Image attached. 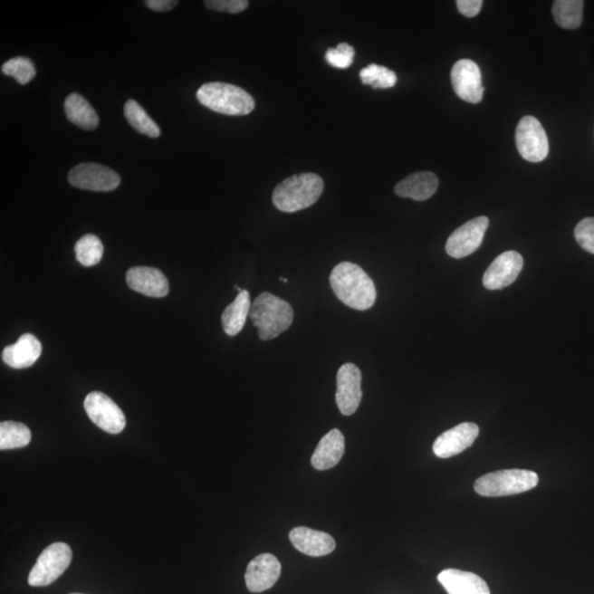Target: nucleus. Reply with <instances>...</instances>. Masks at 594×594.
Listing matches in <instances>:
<instances>
[{"label":"nucleus","instance_id":"nucleus-18","mask_svg":"<svg viewBox=\"0 0 594 594\" xmlns=\"http://www.w3.org/2000/svg\"><path fill=\"white\" fill-rule=\"evenodd\" d=\"M438 581L448 594H491L488 583L469 571L445 570L439 573Z\"/></svg>","mask_w":594,"mask_h":594},{"label":"nucleus","instance_id":"nucleus-10","mask_svg":"<svg viewBox=\"0 0 594 594\" xmlns=\"http://www.w3.org/2000/svg\"><path fill=\"white\" fill-rule=\"evenodd\" d=\"M489 226V218L480 216L469 220L450 235L446 251L450 257L462 259L473 254L483 244L484 234Z\"/></svg>","mask_w":594,"mask_h":594},{"label":"nucleus","instance_id":"nucleus-2","mask_svg":"<svg viewBox=\"0 0 594 594\" xmlns=\"http://www.w3.org/2000/svg\"><path fill=\"white\" fill-rule=\"evenodd\" d=\"M324 191V181L315 173H301L286 178L273 194L274 206L281 212L295 213L314 205Z\"/></svg>","mask_w":594,"mask_h":594},{"label":"nucleus","instance_id":"nucleus-35","mask_svg":"<svg viewBox=\"0 0 594 594\" xmlns=\"http://www.w3.org/2000/svg\"><path fill=\"white\" fill-rule=\"evenodd\" d=\"M71 594H81V593H71Z\"/></svg>","mask_w":594,"mask_h":594},{"label":"nucleus","instance_id":"nucleus-4","mask_svg":"<svg viewBox=\"0 0 594 594\" xmlns=\"http://www.w3.org/2000/svg\"><path fill=\"white\" fill-rule=\"evenodd\" d=\"M197 100L207 109L229 116H245L253 112L254 97L242 87L212 81L199 87Z\"/></svg>","mask_w":594,"mask_h":594},{"label":"nucleus","instance_id":"nucleus-32","mask_svg":"<svg viewBox=\"0 0 594 594\" xmlns=\"http://www.w3.org/2000/svg\"><path fill=\"white\" fill-rule=\"evenodd\" d=\"M204 4L205 6L215 12L228 14L242 13L249 6L247 0H208Z\"/></svg>","mask_w":594,"mask_h":594},{"label":"nucleus","instance_id":"nucleus-19","mask_svg":"<svg viewBox=\"0 0 594 594\" xmlns=\"http://www.w3.org/2000/svg\"><path fill=\"white\" fill-rule=\"evenodd\" d=\"M43 353V345L33 334H24L16 344L5 347L3 361L14 369H25L34 365Z\"/></svg>","mask_w":594,"mask_h":594},{"label":"nucleus","instance_id":"nucleus-6","mask_svg":"<svg viewBox=\"0 0 594 594\" xmlns=\"http://www.w3.org/2000/svg\"><path fill=\"white\" fill-rule=\"evenodd\" d=\"M73 558L71 547L65 542H54L41 552L29 573L28 582L33 587L51 585L68 570Z\"/></svg>","mask_w":594,"mask_h":594},{"label":"nucleus","instance_id":"nucleus-17","mask_svg":"<svg viewBox=\"0 0 594 594\" xmlns=\"http://www.w3.org/2000/svg\"><path fill=\"white\" fill-rule=\"evenodd\" d=\"M290 541L297 551L311 557L331 554L336 548V541L330 534L303 526L290 532Z\"/></svg>","mask_w":594,"mask_h":594},{"label":"nucleus","instance_id":"nucleus-16","mask_svg":"<svg viewBox=\"0 0 594 594\" xmlns=\"http://www.w3.org/2000/svg\"><path fill=\"white\" fill-rule=\"evenodd\" d=\"M126 281L131 290L148 297H165L170 291L166 275L150 266H135L128 270Z\"/></svg>","mask_w":594,"mask_h":594},{"label":"nucleus","instance_id":"nucleus-13","mask_svg":"<svg viewBox=\"0 0 594 594\" xmlns=\"http://www.w3.org/2000/svg\"><path fill=\"white\" fill-rule=\"evenodd\" d=\"M523 257L516 251H506L496 258L484 275L488 290H502L511 285L523 269Z\"/></svg>","mask_w":594,"mask_h":594},{"label":"nucleus","instance_id":"nucleus-26","mask_svg":"<svg viewBox=\"0 0 594 594\" xmlns=\"http://www.w3.org/2000/svg\"><path fill=\"white\" fill-rule=\"evenodd\" d=\"M125 116L133 129L141 133V135L150 138L160 136V128L136 101L130 100L126 102Z\"/></svg>","mask_w":594,"mask_h":594},{"label":"nucleus","instance_id":"nucleus-8","mask_svg":"<svg viewBox=\"0 0 594 594\" xmlns=\"http://www.w3.org/2000/svg\"><path fill=\"white\" fill-rule=\"evenodd\" d=\"M84 407L91 422L110 434H120L126 426L125 414L110 397L91 392L86 397Z\"/></svg>","mask_w":594,"mask_h":594},{"label":"nucleus","instance_id":"nucleus-25","mask_svg":"<svg viewBox=\"0 0 594 594\" xmlns=\"http://www.w3.org/2000/svg\"><path fill=\"white\" fill-rule=\"evenodd\" d=\"M30 442H32V430L27 425L13 421L0 424V449L23 448Z\"/></svg>","mask_w":594,"mask_h":594},{"label":"nucleus","instance_id":"nucleus-24","mask_svg":"<svg viewBox=\"0 0 594 594\" xmlns=\"http://www.w3.org/2000/svg\"><path fill=\"white\" fill-rule=\"evenodd\" d=\"M582 0H557L552 5V16L560 27L575 30L582 24Z\"/></svg>","mask_w":594,"mask_h":594},{"label":"nucleus","instance_id":"nucleus-14","mask_svg":"<svg viewBox=\"0 0 594 594\" xmlns=\"http://www.w3.org/2000/svg\"><path fill=\"white\" fill-rule=\"evenodd\" d=\"M281 576V563L273 555L263 554L249 562L245 571L248 590L260 593L273 588Z\"/></svg>","mask_w":594,"mask_h":594},{"label":"nucleus","instance_id":"nucleus-21","mask_svg":"<svg viewBox=\"0 0 594 594\" xmlns=\"http://www.w3.org/2000/svg\"><path fill=\"white\" fill-rule=\"evenodd\" d=\"M438 186V177L434 173L417 172L398 182L394 192L399 197L422 202L432 197L436 193Z\"/></svg>","mask_w":594,"mask_h":594},{"label":"nucleus","instance_id":"nucleus-31","mask_svg":"<svg viewBox=\"0 0 594 594\" xmlns=\"http://www.w3.org/2000/svg\"><path fill=\"white\" fill-rule=\"evenodd\" d=\"M577 243L582 249L594 254V218L582 219L575 229Z\"/></svg>","mask_w":594,"mask_h":594},{"label":"nucleus","instance_id":"nucleus-33","mask_svg":"<svg viewBox=\"0 0 594 594\" xmlns=\"http://www.w3.org/2000/svg\"><path fill=\"white\" fill-rule=\"evenodd\" d=\"M455 4H457L460 14L468 18L477 16L484 5L481 0H458Z\"/></svg>","mask_w":594,"mask_h":594},{"label":"nucleus","instance_id":"nucleus-30","mask_svg":"<svg viewBox=\"0 0 594 594\" xmlns=\"http://www.w3.org/2000/svg\"><path fill=\"white\" fill-rule=\"evenodd\" d=\"M355 49L348 43H340L336 49L327 50L325 58L327 62L337 69H347L355 59Z\"/></svg>","mask_w":594,"mask_h":594},{"label":"nucleus","instance_id":"nucleus-7","mask_svg":"<svg viewBox=\"0 0 594 594\" xmlns=\"http://www.w3.org/2000/svg\"><path fill=\"white\" fill-rule=\"evenodd\" d=\"M517 151L526 161H544L550 152V143L544 127L535 117L525 116L517 125L515 132Z\"/></svg>","mask_w":594,"mask_h":594},{"label":"nucleus","instance_id":"nucleus-34","mask_svg":"<svg viewBox=\"0 0 594 594\" xmlns=\"http://www.w3.org/2000/svg\"><path fill=\"white\" fill-rule=\"evenodd\" d=\"M147 7L157 13L170 12L177 6V0H147Z\"/></svg>","mask_w":594,"mask_h":594},{"label":"nucleus","instance_id":"nucleus-29","mask_svg":"<svg viewBox=\"0 0 594 594\" xmlns=\"http://www.w3.org/2000/svg\"><path fill=\"white\" fill-rule=\"evenodd\" d=\"M2 72L5 75L16 80L20 85L28 84L37 73L33 61L24 58V56H17V58L8 60L2 66Z\"/></svg>","mask_w":594,"mask_h":594},{"label":"nucleus","instance_id":"nucleus-12","mask_svg":"<svg viewBox=\"0 0 594 594\" xmlns=\"http://www.w3.org/2000/svg\"><path fill=\"white\" fill-rule=\"evenodd\" d=\"M452 83L455 93L465 101L478 104L484 99L483 75L473 60H459L452 70Z\"/></svg>","mask_w":594,"mask_h":594},{"label":"nucleus","instance_id":"nucleus-22","mask_svg":"<svg viewBox=\"0 0 594 594\" xmlns=\"http://www.w3.org/2000/svg\"><path fill=\"white\" fill-rule=\"evenodd\" d=\"M65 115L68 120L84 130H95L100 124L99 115L83 96L72 93L64 102Z\"/></svg>","mask_w":594,"mask_h":594},{"label":"nucleus","instance_id":"nucleus-28","mask_svg":"<svg viewBox=\"0 0 594 594\" xmlns=\"http://www.w3.org/2000/svg\"><path fill=\"white\" fill-rule=\"evenodd\" d=\"M363 84L371 85L373 89H391L397 84V74L386 66L370 64L360 71Z\"/></svg>","mask_w":594,"mask_h":594},{"label":"nucleus","instance_id":"nucleus-9","mask_svg":"<svg viewBox=\"0 0 594 594\" xmlns=\"http://www.w3.org/2000/svg\"><path fill=\"white\" fill-rule=\"evenodd\" d=\"M71 186L86 191L110 192L120 186V177L111 168L97 163H81L69 174Z\"/></svg>","mask_w":594,"mask_h":594},{"label":"nucleus","instance_id":"nucleus-5","mask_svg":"<svg viewBox=\"0 0 594 594\" xmlns=\"http://www.w3.org/2000/svg\"><path fill=\"white\" fill-rule=\"evenodd\" d=\"M539 484V475L534 471L511 469L500 470L480 477L474 484V490L480 495L495 496L514 495L534 489Z\"/></svg>","mask_w":594,"mask_h":594},{"label":"nucleus","instance_id":"nucleus-20","mask_svg":"<svg viewBox=\"0 0 594 594\" xmlns=\"http://www.w3.org/2000/svg\"><path fill=\"white\" fill-rule=\"evenodd\" d=\"M345 454V437L340 429H332L321 439L311 465L317 470H329L340 464Z\"/></svg>","mask_w":594,"mask_h":594},{"label":"nucleus","instance_id":"nucleus-3","mask_svg":"<svg viewBox=\"0 0 594 594\" xmlns=\"http://www.w3.org/2000/svg\"><path fill=\"white\" fill-rule=\"evenodd\" d=\"M249 316L258 329L260 340H271L290 329L294 311L288 302L264 292L251 305Z\"/></svg>","mask_w":594,"mask_h":594},{"label":"nucleus","instance_id":"nucleus-23","mask_svg":"<svg viewBox=\"0 0 594 594\" xmlns=\"http://www.w3.org/2000/svg\"><path fill=\"white\" fill-rule=\"evenodd\" d=\"M251 302L247 290L240 292L232 304L227 306L222 316V324L225 332L229 336L238 335L243 331L250 314Z\"/></svg>","mask_w":594,"mask_h":594},{"label":"nucleus","instance_id":"nucleus-27","mask_svg":"<svg viewBox=\"0 0 594 594\" xmlns=\"http://www.w3.org/2000/svg\"><path fill=\"white\" fill-rule=\"evenodd\" d=\"M76 259L84 266H93L101 263L104 254V245L95 235H85L75 244Z\"/></svg>","mask_w":594,"mask_h":594},{"label":"nucleus","instance_id":"nucleus-15","mask_svg":"<svg viewBox=\"0 0 594 594\" xmlns=\"http://www.w3.org/2000/svg\"><path fill=\"white\" fill-rule=\"evenodd\" d=\"M479 436V427L474 423L459 424L435 440L434 454L439 458H450L465 452Z\"/></svg>","mask_w":594,"mask_h":594},{"label":"nucleus","instance_id":"nucleus-1","mask_svg":"<svg viewBox=\"0 0 594 594\" xmlns=\"http://www.w3.org/2000/svg\"><path fill=\"white\" fill-rule=\"evenodd\" d=\"M330 281L338 299L350 309L367 311L375 305L376 285L359 265L351 263L337 264L331 271Z\"/></svg>","mask_w":594,"mask_h":594},{"label":"nucleus","instance_id":"nucleus-11","mask_svg":"<svg viewBox=\"0 0 594 594\" xmlns=\"http://www.w3.org/2000/svg\"><path fill=\"white\" fill-rule=\"evenodd\" d=\"M361 371L353 363H345L337 373L336 402L345 417L355 414L362 398Z\"/></svg>","mask_w":594,"mask_h":594}]
</instances>
